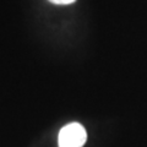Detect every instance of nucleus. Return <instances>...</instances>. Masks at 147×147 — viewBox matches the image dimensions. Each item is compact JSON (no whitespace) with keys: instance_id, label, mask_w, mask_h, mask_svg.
<instances>
[{"instance_id":"nucleus-1","label":"nucleus","mask_w":147,"mask_h":147,"mask_svg":"<svg viewBox=\"0 0 147 147\" xmlns=\"http://www.w3.org/2000/svg\"><path fill=\"white\" fill-rule=\"evenodd\" d=\"M87 141V131L80 123H70L61 127L58 136L59 147H82Z\"/></svg>"},{"instance_id":"nucleus-2","label":"nucleus","mask_w":147,"mask_h":147,"mask_svg":"<svg viewBox=\"0 0 147 147\" xmlns=\"http://www.w3.org/2000/svg\"><path fill=\"white\" fill-rule=\"evenodd\" d=\"M52 4H55V5H70V4H74L76 0H48Z\"/></svg>"}]
</instances>
